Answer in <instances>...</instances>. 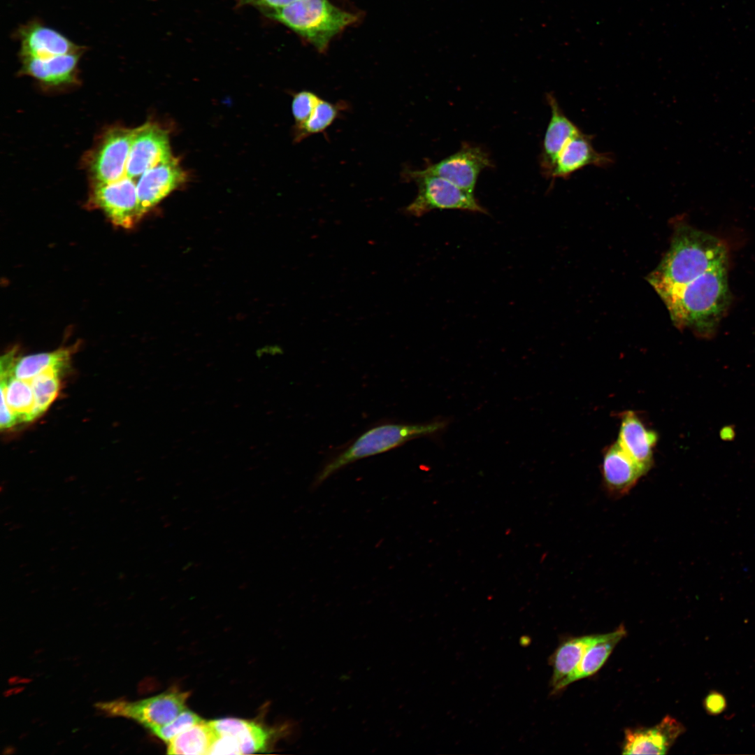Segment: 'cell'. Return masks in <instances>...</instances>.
<instances>
[{
    "label": "cell",
    "mask_w": 755,
    "mask_h": 755,
    "mask_svg": "<svg viewBox=\"0 0 755 755\" xmlns=\"http://www.w3.org/2000/svg\"><path fill=\"white\" fill-rule=\"evenodd\" d=\"M724 244L714 236L682 225L675 230L670 247L649 282L661 297L717 266L727 264Z\"/></svg>",
    "instance_id": "1"
},
{
    "label": "cell",
    "mask_w": 755,
    "mask_h": 755,
    "mask_svg": "<svg viewBox=\"0 0 755 755\" xmlns=\"http://www.w3.org/2000/svg\"><path fill=\"white\" fill-rule=\"evenodd\" d=\"M661 299L677 326L710 332L730 303L727 264L707 271Z\"/></svg>",
    "instance_id": "2"
},
{
    "label": "cell",
    "mask_w": 755,
    "mask_h": 755,
    "mask_svg": "<svg viewBox=\"0 0 755 755\" xmlns=\"http://www.w3.org/2000/svg\"><path fill=\"white\" fill-rule=\"evenodd\" d=\"M447 426V420L437 419L421 424L384 423L373 426L325 463L316 475L312 487H317L350 463L384 453L417 438L437 435Z\"/></svg>",
    "instance_id": "3"
},
{
    "label": "cell",
    "mask_w": 755,
    "mask_h": 755,
    "mask_svg": "<svg viewBox=\"0 0 755 755\" xmlns=\"http://www.w3.org/2000/svg\"><path fill=\"white\" fill-rule=\"evenodd\" d=\"M308 41L319 52L357 16L329 0H299L282 8L264 13Z\"/></svg>",
    "instance_id": "4"
},
{
    "label": "cell",
    "mask_w": 755,
    "mask_h": 755,
    "mask_svg": "<svg viewBox=\"0 0 755 755\" xmlns=\"http://www.w3.org/2000/svg\"><path fill=\"white\" fill-rule=\"evenodd\" d=\"M418 186L415 199L405 208L409 215L421 217L435 209L460 210L472 213H487L470 193L443 178L423 175L412 178Z\"/></svg>",
    "instance_id": "5"
},
{
    "label": "cell",
    "mask_w": 755,
    "mask_h": 755,
    "mask_svg": "<svg viewBox=\"0 0 755 755\" xmlns=\"http://www.w3.org/2000/svg\"><path fill=\"white\" fill-rule=\"evenodd\" d=\"M491 166V161L484 150L464 143L459 151L438 163L430 164L422 170L406 169L403 178L410 181L417 176H436L473 194L479 174Z\"/></svg>",
    "instance_id": "6"
},
{
    "label": "cell",
    "mask_w": 755,
    "mask_h": 755,
    "mask_svg": "<svg viewBox=\"0 0 755 755\" xmlns=\"http://www.w3.org/2000/svg\"><path fill=\"white\" fill-rule=\"evenodd\" d=\"M189 696V692L171 691L136 702L115 700L98 706L110 715L132 719L152 730L169 723L182 712Z\"/></svg>",
    "instance_id": "7"
},
{
    "label": "cell",
    "mask_w": 755,
    "mask_h": 755,
    "mask_svg": "<svg viewBox=\"0 0 755 755\" xmlns=\"http://www.w3.org/2000/svg\"><path fill=\"white\" fill-rule=\"evenodd\" d=\"M89 203L117 226L130 229L140 220L136 183L128 177L111 183L93 184Z\"/></svg>",
    "instance_id": "8"
},
{
    "label": "cell",
    "mask_w": 755,
    "mask_h": 755,
    "mask_svg": "<svg viewBox=\"0 0 755 755\" xmlns=\"http://www.w3.org/2000/svg\"><path fill=\"white\" fill-rule=\"evenodd\" d=\"M134 129L113 128L108 131L89 160L94 184L116 182L126 175Z\"/></svg>",
    "instance_id": "9"
},
{
    "label": "cell",
    "mask_w": 755,
    "mask_h": 755,
    "mask_svg": "<svg viewBox=\"0 0 755 755\" xmlns=\"http://www.w3.org/2000/svg\"><path fill=\"white\" fill-rule=\"evenodd\" d=\"M173 158L167 131L154 123L134 129L126 176L135 179Z\"/></svg>",
    "instance_id": "10"
},
{
    "label": "cell",
    "mask_w": 755,
    "mask_h": 755,
    "mask_svg": "<svg viewBox=\"0 0 755 755\" xmlns=\"http://www.w3.org/2000/svg\"><path fill=\"white\" fill-rule=\"evenodd\" d=\"M15 34L20 45V57L48 58L85 51V47L36 20L21 25Z\"/></svg>",
    "instance_id": "11"
},
{
    "label": "cell",
    "mask_w": 755,
    "mask_h": 755,
    "mask_svg": "<svg viewBox=\"0 0 755 755\" xmlns=\"http://www.w3.org/2000/svg\"><path fill=\"white\" fill-rule=\"evenodd\" d=\"M185 180V173L175 158L143 173L137 183L140 219Z\"/></svg>",
    "instance_id": "12"
},
{
    "label": "cell",
    "mask_w": 755,
    "mask_h": 755,
    "mask_svg": "<svg viewBox=\"0 0 755 755\" xmlns=\"http://www.w3.org/2000/svg\"><path fill=\"white\" fill-rule=\"evenodd\" d=\"M593 136L582 131L571 138L559 154L549 178H568L575 172L587 166L606 168L614 160L610 152H599L592 145Z\"/></svg>",
    "instance_id": "13"
},
{
    "label": "cell",
    "mask_w": 755,
    "mask_h": 755,
    "mask_svg": "<svg viewBox=\"0 0 755 755\" xmlns=\"http://www.w3.org/2000/svg\"><path fill=\"white\" fill-rule=\"evenodd\" d=\"M683 731L682 724L670 716L652 728L627 729L622 754H665Z\"/></svg>",
    "instance_id": "14"
},
{
    "label": "cell",
    "mask_w": 755,
    "mask_h": 755,
    "mask_svg": "<svg viewBox=\"0 0 755 755\" xmlns=\"http://www.w3.org/2000/svg\"><path fill=\"white\" fill-rule=\"evenodd\" d=\"M646 473L617 442L605 451L602 475L605 488L611 496L621 497L626 495Z\"/></svg>",
    "instance_id": "15"
},
{
    "label": "cell",
    "mask_w": 755,
    "mask_h": 755,
    "mask_svg": "<svg viewBox=\"0 0 755 755\" xmlns=\"http://www.w3.org/2000/svg\"><path fill=\"white\" fill-rule=\"evenodd\" d=\"M657 440L656 432L649 429L635 412L629 410L621 415L617 442L647 472L653 463Z\"/></svg>",
    "instance_id": "16"
},
{
    "label": "cell",
    "mask_w": 755,
    "mask_h": 755,
    "mask_svg": "<svg viewBox=\"0 0 755 755\" xmlns=\"http://www.w3.org/2000/svg\"><path fill=\"white\" fill-rule=\"evenodd\" d=\"M547 101L551 117L542 143L540 164L544 175L549 178L556 159L567 142L581 130L563 113L555 96L549 93Z\"/></svg>",
    "instance_id": "17"
},
{
    "label": "cell",
    "mask_w": 755,
    "mask_h": 755,
    "mask_svg": "<svg viewBox=\"0 0 755 755\" xmlns=\"http://www.w3.org/2000/svg\"><path fill=\"white\" fill-rule=\"evenodd\" d=\"M82 52L53 56L48 58L22 57L21 71L50 85L73 82L76 79L78 62Z\"/></svg>",
    "instance_id": "18"
},
{
    "label": "cell",
    "mask_w": 755,
    "mask_h": 755,
    "mask_svg": "<svg viewBox=\"0 0 755 755\" xmlns=\"http://www.w3.org/2000/svg\"><path fill=\"white\" fill-rule=\"evenodd\" d=\"M603 636L597 634L573 638L559 645L549 659L553 668L552 693H556L572 683L573 675L586 650Z\"/></svg>",
    "instance_id": "19"
},
{
    "label": "cell",
    "mask_w": 755,
    "mask_h": 755,
    "mask_svg": "<svg viewBox=\"0 0 755 755\" xmlns=\"http://www.w3.org/2000/svg\"><path fill=\"white\" fill-rule=\"evenodd\" d=\"M210 724L216 735L229 737L240 754L264 752L271 739L269 730L254 721L229 717L212 720Z\"/></svg>",
    "instance_id": "20"
},
{
    "label": "cell",
    "mask_w": 755,
    "mask_h": 755,
    "mask_svg": "<svg viewBox=\"0 0 755 755\" xmlns=\"http://www.w3.org/2000/svg\"><path fill=\"white\" fill-rule=\"evenodd\" d=\"M70 354L69 350L62 348L52 352L16 357L15 352L13 350L1 357L0 364L6 366L15 378L29 381L50 368L64 370L69 364Z\"/></svg>",
    "instance_id": "21"
},
{
    "label": "cell",
    "mask_w": 755,
    "mask_h": 755,
    "mask_svg": "<svg viewBox=\"0 0 755 755\" xmlns=\"http://www.w3.org/2000/svg\"><path fill=\"white\" fill-rule=\"evenodd\" d=\"M1 401H4L18 422L34 419V396L29 381L15 378L4 366L0 365Z\"/></svg>",
    "instance_id": "22"
},
{
    "label": "cell",
    "mask_w": 755,
    "mask_h": 755,
    "mask_svg": "<svg viewBox=\"0 0 755 755\" xmlns=\"http://www.w3.org/2000/svg\"><path fill=\"white\" fill-rule=\"evenodd\" d=\"M216 733L210 721H202L184 731L168 743L167 754H208Z\"/></svg>",
    "instance_id": "23"
},
{
    "label": "cell",
    "mask_w": 755,
    "mask_h": 755,
    "mask_svg": "<svg viewBox=\"0 0 755 755\" xmlns=\"http://www.w3.org/2000/svg\"><path fill=\"white\" fill-rule=\"evenodd\" d=\"M625 628L621 626L590 645L584 652L573 675L572 682L589 677L596 673L606 661L616 645L626 635Z\"/></svg>",
    "instance_id": "24"
},
{
    "label": "cell",
    "mask_w": 755,
    "mask_h": 755,
    "mask_svg": "<svg viewBox=\"0 0 755 755\" xmlns=\"http://www.w3.org/2000/svg\"><path fill=\"white\" fill-rule=\"evenodd\" d=\"M62 371L57 368H50L29 380L34 396V419L45 412L57 398L60 389Z\"/></svg>",
    "instance_id": "25"
},
{
    "label": "cell",
    "mask_w": 755,
    "mask_h": 755,
    "mask_svg": "<svg viewBox=\"0 0 755 755\" xmlns=\"http://www.w3.org/2000/svg\"><path fill=\"white\" fill-rule=\"evenodd\" d=\"M342 106L320 99L308 119L296 127V141L324 131L338 116Z\"/></svg>",
    "instance_id": "26"
},
{
    "label": "cell",
    "mask_w": 755,
    "mask_h": 755,
    "mask_svg": "<svg viewBox=\"0 0 755 755\" xmlns=\"http://www.w3.org/2000/svg\"><path fill=\"white\" fill-rule=\"evenodd\" d=\"M202 721L195 712L185 709L169 723L151 731L157 738L168 744L178 735Z\"/></svg>",
    "instance_id": "27"
},
{
    "label": "cell",
    "mask_w": 755,
    "mask_h": 755,
    "mask_svg": "<svg viewBox=\"0 0 755 755\" xmlns=\"http://www.w3.org/2000/svg\"><path fill=\"white\" fill-rule=\"evenodd\" d=\"M320 98L309 91H301L293 98L292 110L296 127L303 124L310 116Z\"/></svg>",
    "instance_id": "28"
},
{
    "label": "cell",
    "mask_w": 755,
    "mask_h": 755,
    "mask_svg": "<svg viewBox=\"0 0 755 755\" xmlns=\"http://www.w3.org/2000/svg\"><path fill=\"white\" fill-rule=\"evenodd\" d=\"M299 0H236V6H253L263 13L286 7Z\"/></svg>",
    "instance_id": "29"
},
{
    "label": "cell",
    "mask_w": 755,
    "mask_h": 755,
    "mask_svg": "<svg viewBox=\"0 0 755 755\" xmlns=\"http://www.w3.org/2000/svg\"><path fill=\"white\" fill-rule=\"evenodd\" d=\"M703 705L709 714L715 716L721 714L726 709L727 702L722 693L712 691L705 698Z\"/></svg>",
    "instance_id": "30"
}]
</instances>
